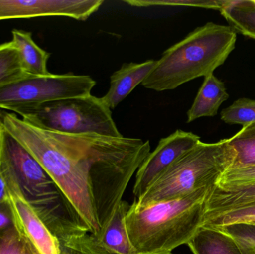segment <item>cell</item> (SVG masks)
<instances>
[{
	"label": "cell",
	"mask_w": 255,
	"mask_h": 254,
	"mask_svg": "<svg viewBox=\"0 0 255 254\" xmlns=\"http://www.w3.org/2000/svg\"><path fill=\"white\" fill-rule=\"evenodd\" d=\"M129 207L127 201H121L109 224L95 236L97 243L112 253L137 254L128 233L127 217Z\"/></svg>",
	"instance_id": "4fadbf2b"
},
{
	"label": "cell",
	"mask_w": 255,
	"mask_h": 254,
	"mask_svg": "<svg viewBox=\"0 0 255 254\" xmlns=\"http://www.w3.org/2000/svg\"><path fill=\"white\" fill-rule=\"evenodd\" d=\"M187 246L193 254H242L235 240L216 227H202Z\"/></svg>",
	"instance_id": "e0dca14e"
},
{
	"label": "cell",
	"mask_w": 255,
	"mask_h": 254,
	"mask_svg": "<svg viewBox=\"0 0 255 254\" xmlns=\"http://www.w3.org/2000/svg\"><path fill=\"white\" fill-rule=\"evenodd\" d=\"M14 113L28 123L48 131L123 137L112 118V110L101 98L92 95L49 101Z\"/></svg>",
	"instance_id": "52a82bcc"
},
{
	"label": "cell",
	"mask_w": 255,
	"mask_h": 254,
	"mask_svg": "<svg viewBox=\"0 0 255 254\" xmlns=\"http://www.w3.org/2000/svg\"><path fill=\"white\" fill-rule=\"evenodd\" d=\"M0 254H39L18 225L0 231Z\"/></svg>",
	"instance_id": "7402d4cb"
},
{
	"label": "cell",
	"mask_w": 255,
	"mask_h": 254,
	"mask_svg": "<svg viewBox=\"0 0 255 254\" xmlns=\"http://www.w3.org/2000/svg\"><path fill=\"white\" fill-rule=\"evenodd\" d=\"M58 254H115L97 243L88 229H80L58 239Z\"/></svg>",
	"instance_id": "d6986e66"
},
{
	"label": "cell",
	"mask_w": 255,
	"mask_h": 254,
	"mask_svg": "<svg viewBox=\"0 0 255 254\" xmlns=\"http://www.w3.org/2000/svg\"><path fill=\"white\" fill-rule=\"evenodd\" d=\"M220 13L236 32L255 39V0H231Z\"/></svg>",
	"instance_id": "ac0fdd59"
},
{
	"label": "cell",
	"mask_w": 255,
	"mask_h": 254,
	"mask_svg": "<svg viewBox=\"0 0 255 254\" xmlns=\"http://www.w3.org/2000/svg\"><path fill=\"white\" fill-rule=\"evenodd\" d=\"M4 177L16 223L24 235L39 254H59V244L56 237L24 200L16 185L5 176Z\"/></svg>",
	"instance_id": "8fae6325"
},
{
	"label": "cell",
	"mask_w": 255,
	"mask_h": 254,
	"mask_svg": "<svg viewBox=\"0 0 255 254\" xmlns=\"http://www.w3.org/2000/svg\"><path fill=\"white\" fill-rule=\"evenodd\" d=\"M236 152L229 140L199 142L166 168L135 202L139 206L178 198L217 186L232 167Z\"/></svg>",
	"instance_id": "5b68a950"
},
{
	"label": "cell",
	"mask_w": 255,
	"mask_h": 254,
	"mask_svg": "<svg viewBox=\"0 0 255 254\" xmlns=\"http://www.w3.org/2000/svg\"><path fill=\"white\" fill-rule=\"evenodd\" d=\"M11 41L19 52L24 72L32 76H49L47 62L51 54L37 46L31 32L14 29Z\"/></svg>",
	"instance_id": "9a60e30c"
},
{
	"label": "cell",
	"mask_w": 255,
	"mask_h": 254,
	"mask_svg": "<svg viewBox=\"0 0 255 254\" xmlns=\"http://www.w3.org/2000/svg\"><path fill=\"white\" fill-rule=\"evenodd\" d=\"M229 144L236 152L231 168L255 165V122L243 127L232 138Z\"/></svg>",
	"instance_id": "ffe728a7"
},
{
	"label": "cell",
	"mask_w": 255,
	"mask_h": 254,
	"mask_svg": "<svg viewBox=\"0 0 255 254\" xmlns=\"http://www.w3.org/2000/svg\"><path fill=\"white\" fill-rule=\"evenodd\" d=\"M5 129L40 163L93 235L100 231L89 183L91 161L106 136L48 131L7 113Z\"/></svg>",
	"instance_id": "6da1fadb"
},
{
	"label": "cell",
	"mask_w": 255,
	"mask_h": 254,
	"mask_svg": "<svg viewBox=\"0 0 255 254\" xmlns=\"http://www.w3.org/2000/svg\"><path fill=\"white\" fill-rule=\"evenodd\" d=\"M252 224H254V225H255V222H253V223H252Z\"/></svg>",
	"instance_id": "d6a6232c"
},
{
	"label": "cell",
	"mask_w": 255,
	"mask_h": 254,
	"mask_svg": "<svg viewBox=\"0 0 255 254\" xmlns=\"http://www.w3.org/2000/svg\"><path fill=\"white\" fill-rule=\"evenodd\" d=\"M0 169L57 240L89 231L40 163L6 129L0 140Z\"/></svg>",
	"instance_id": "7a4b0ae2"
},
{
	"label": "cell",
	"mask_w": 255,
	"mask_h": 254,
	"mask_svg": "<svg viewBox=\"0 0 255 254\" xmlns=\"http://www.w3.org/2000/svg\"><path fill=\"white\" fill-rule=\"evenodd\" d=\"M236 41V31L230 25L208 22L166 49L142 85L161 92L213 74L229 58Z\"/></svg>",
	"instance_id": "277c9868"
},
{
	"label": "cell",
	"mask_w": 255,
	"mask_h": 254,
	"mask_svg": "<svg viewBox=\"0 0 255 254\" xmlns=\"http://www.w3.org/2000/svg\"><path fill=\"white\" fill-rule=\"evenodd\" d=\"M7 112L4 111L3 109L0 108V121H4V117L7 115Z\"/></svg>",
	"instance_id": "4dcf8cb0"
},
{
	"label": "cell",
	"mask_w": 255,
	"mask_h": 254,
	"mask_svg": "<svg viewBox=\"0 0 255 254\" xmlns=\"http://www.w3.org/2000/svg\"><path fill=\"white\" fill-rule=\"evenodd\" d=\"M123 1L136 7L172 6L215 9L220 11L229 4L230 0H124Z\"/></svg>",
	"instance_id": "603a6c76"
},
{
	"label": "cell",
	"mask_w": 255,
	"mask_h": 254,
	"mask_svg": "<svg viewBox=\"0 0 255 254\" xmlns=\"http://www.w3.org/2000/svg\"><path fill=\"white\" fill-rule=\"evenodd\" d=\"M173 254L172 252H154V253H148V254Z\"/></svg>",
	"instance_id": "1f68e13d"
},
{
	"label": "cell",
	"mask_w": 255,
	"mask_h": 254,
	"mask_svg": "<svg viewBox=\"0 0 255 254\" xmlns=\"http://www.w3.org/2000/svg\"><path fill=\"white\" fill-rule=\"evenodd\" d=\"M253 202H255V184L228 189H220L216 186L207 197L205 218Z\"/></svg>",
	"instance_id": "2e32d148"
},
{
	"label": "cell",
	"mask_w": 255,
	"mask_h": 254,
	"mask_svg": "<svg viewBox=\"0 0 255 254\" xmlns=\"http://www.w3.org/2000/svg\"><path fill=\"white\" fill-rule=\"evenodd\" d=\"M156 62L154 60H148L140 64H124L111 76L110 88L106 95L102 97V101L111 110L115 109L148 77Z\"/></svg>",
	"instance_id": "7c38bea8"
},
{
	"label": "cell",
	"mask_w": 255,
	"mask_h": 254,
	"mask_svg": "<svg viewBox=\"0 0 255 254\" xmlns=\"http://www.w3.org/2000/svg\"><path fill=\"white\" fill-rule=\"evenodd\" d=\"M150 152L148 140L124 136L108 137L96 152L89 183L100 231L110 222L130 179Z\"/></svg>",
	"instance_id": "8992f818"
},
{
	"label": "cell",
	"mask_w": 255,
	"mask_h": 254,
	"mask_svg": "<svg viewBox=\"0 0 255 254\" xmlns=\"http://www.w3.org/2000/svg\"><path fill=\"white\" fill-rule=\"evenodd\" d=\"M206 188L166 201L129 207L128 233L137 254L172 252L187 245L203 226Z\"/></svg>",
	"instance_id": "3957f363"
},
{
	"label": "cell",
	"mask_w": 255,
	"mask_h": 254,
	"mask_svg": "<svg viewBox=\"0 0 255 254\" xmlns=\"http://www.w3.org/2000/svg\"><path fill=\"white\" fill-rule=\"evenodd\" d=\"M252 184H255V165L229 169L220 177L217 187L228 189Z\"/></svg>",
	"instance_id": "4316f807"
},
{
	"label": "cell",
	"mask_w": 255,
	"mask_h": 254,
	"mask_svg": "<svg viewBox=\"0 0 255 254\" xmlns=\"http://www.w3.org/2000/svg\"><path fill=\"white\" fill-rule=\"evenodd\" d=\"M255 222V202L238 207L204 219L203 226L220 227L239 223Z\"/></svg>",
	"instance_id": "d4e9b609"
},
{
	"label": "cell",
	"mask_w": 255,
	"mask_h": 254,
	"mask_svg": "<svg viewBox=\"0 0 255 254\" xmlns=\"http://www.w3.org/2000/svg\"><path fill=\"white\" fill-rule=\"evenodd\" d=\"M103 0H0V20L63 16L85 21Z\"/></svg>",
	"instance_id": "9c48e42d"
},
{
	"label": "cell",
	"mask_w": 255,
	"mask_h": 254,
	"mask_svg": "<svg viewBox=\"0 0 255 254\" xmlns=\"http://www.w3.org/2000/svg\"><path fill=\"white\" fill-rule=\"evenodd\" d=\"M200 137L192 132L177 130L162 138L154 152H150L136 171L133 193L136 199L151 183L183 154L200 142Z\"/></svg>",
	"instance_id": "30bf717a"
},
{
	"label": "cell",
	"mask_w": 255,
	"mask_h": 254,
	"mask_svg": "<svg viewBox=\"0 0 255 254\" xmlns=\"http://www.w3.org/2000/svg\"><path fill=\"white\" fill-rule=\"evenodd\" d=\"M25 74L19 52L13 42L0 45V86Z\"/></svg>",
	"instance_id": "44dd1931"
},
{
	"label": "cell",
	"mask_w": 255,
	"mask_h": 254,
	"mask_svg": "<svg viewBox=\"0 0 255 254\" xmlns=\"http://www.w3.org/2000/svg\"><path fill=\"white\" fill-rule=\"evenodd\" d=\"M229 97L224 83L214 73L208 75L205 77L191 107L187 111V122L190 123L199 118L216 116L220 106Z\"/></svg>",
	"instance_id": "5bb4252c"
},
{
	"label": "cell",
	"mask_w": 255,
	"mask_h": 254,
	"mask_svg": "<svg viewBox=\"0 0 255 254\" xmlns=\"http://www.w3.org/2000/svg\"><path fill=\"white\" fill-rule=\"evenodd\" d=\"M95 85L89 76L25 74L0 86V108L15 112L49 101L85 96L91 95Z\"/></svg>",
	"instance_id": "ba28073f"
},
{
	"label": "cell",
	"mask_w": 255,
	"mask_h": 254,
	"mask_svg": "<svg viewBox=\"0 0 255 254\" xmlns=\"http://www.w3.org/2000/svg\"><path fill=\"white\" fill-rule=\"evenodd\" d=\"M221 119L229 125H242L243 127L255 122V100L239 98L232 105L223 109Z\"/></svg>",
	"instance_id": "cb8c5ba5"
},
{
	"label": "cell",
	"mask_w": 255,
	"mask_h": 254,
	"mask_svg": "<svg viewBox=\"0 0 255 254\" xmlns=\"http://www.w3.org/2000/svg\"><path fill=\"white\" fill-rule=\"evenodd\" d=\"M212 227V226H211ZM229 234L238 245L242 254H255V225L239 223L216 227Z\"/></svg>",
	"instance_id": "484cf974"
},
{
	"label": "cell",
	"mask_w": 255,
	"mask_h": 254,
	"mask_svg": "<svg viewBox=\"0 0 255 254\" xmlns=\"http://www.w3.org/2000/svg\"><path fill=\"white\" fill-rule=\"evenodd\" d=\"M4 130H5V128H4V122L2 121H0V140H1V136H2Z\"/></svg>",
	"instance_id": "f546056e"
},
{
	"label": "cell",
	"mask_w": 255,
	"mask_h": 254,
	"mask_svg": "<svg viewBox=\"0 0 255 254\" xmlns=\"http://www.w3.org/2000/svg\"><path fill=\"white\" fill-rule=\"evenodd\" d=\"M9 200L7 181L0 169V204Z\"/></svg>",
	"instance_id": "f1b7e54d"
},
{
	"label": "cell",
	"mask_w": 255,
	"mask_h": 254,
	"mask_svg": "<svg viewBox=\"0 0 255 254\" xmlns=\"http://www.w3.org/2000/svg\"><path fill=\"white\" fill-rule=\"evenodd\" d=\"M16 223L14 211L10 200L0 204V231L11 228Z\"/></svg>",
	"instance_id": "83f0119b"
}]
</instances>
